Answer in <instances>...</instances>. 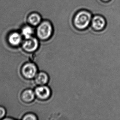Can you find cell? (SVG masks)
I'll use <instances>...</instances> for the list:
<instances>
[{
  "instance_id": "obj_5",
  "label": "cell",
  "mask_w": 120,
  "mask_h": 120,
  "mask_svg": "<svg viewBox=\"0 0 120 120\" xmlns=\"http://www.w3.org/2000/svg\"><path fill=\"white\" fill-rule=\"evenodd\" d=\"M38 45L39 44L37 39L32 37L25 41L23 43V47L26 51L34 52L37 49Z\"/></svg>"
},
{
  "instance_id": "obj_4",
  "label": "cell",
  "mask_w": 120,
  "mask_h": 120,
  "mask_svg": "<svg viewBox=\"0 0 120 120\" xmlns=\"http://www.w3.org/2000/svg\"><path fill=\"white\" fill-rule=\"evenodd\" d=\"M91 26L96 31H101L104 29L106 26L105 18L100 15H95L93 16L91 21Z\"/></svg>"
},
{
  "instance_id": "obj_9",
  "label": "cell",
  "mask_w": 120,
  "mask_h": 120,
  "mask_svg": "<svg viewBox=\"0 0 120 120\" xmlns=\"http://www.w3.org/2000/svg\"><path fill=\"white\" fill-rule=\"evenodd\" d=\"M34 29L32 26L30 25H25L21 29L22 35L26 39H28L32 37L34 33Z\"/></svg>"
},
{
  "instance_id": "obj_7",
  "label": "cell",
  "mask_w": 120,
  "mask_h": 120,
  "mask_svg": "<svg viewBox=\"0 0 120 120\" xmlns=\"http://www.w3.org/2000/svg\"><path fill=\"white\" fill-rule=\"evenodd\" d=\"M35 94L39 98L45 100L48 98L50 96V89L48 86L41 85L35 89Z\"/></svg>"
},
{
  "instance_id": "obj_13",
  "label": "cell",
  "mask_w": 120,
  "mask_h": 120,
  "mask_svg": "<svg viewBox=\"0 0 120 120\" xmlns=\"http://www.w3.org/2000/svg\"><path fill=\"white\" fill-rule=\"evenodd\" d=\"M6 113V111L4 107L0 106V119H3Z\"/></svg>"
},
{
  "instance_id": "obj_12",
  "label": "cell",
  "mask_w": 120,
  "mask_h": 120,
  "mask_svg": "<svg viewBox=\"0 0 120 120\" xmlns=\"http://www.w3.org/2000/svg\"><path fill=\"white\" fill-rule=\"evenodd\" d=\"M23 120H36L37 118L34 114H28L25 116L23 118Z\"/></svg>"
},
{
  "instance_id": "obj_8",
  "label": "cell",
  "mask_w": 120,
  "mask_h": 120,
  "mask_svg": "<svg viewBox=\"0 0 120 120\" xmlns=\"http://www.w3.org/2000/svg\"><path fill=\"white\" fill-rule=\"evenodd\" d=\"M21 35L16 32L11 33L8 36V42L10 45L13 46L19 45L21 43Z\"/></svg>"
},
{
  "instance_id": "obj_10",
  "label": "cell",
  "mask_w": 120,
  "mask_h": 120,
  "mask_svg": "<svg viewBox=\"0 0 120 120\" xmlns=\"http://www.w3.org/2000/svg\"><path fill=\"white\" fill-rule=\"evenodd\" d=\"M49 80V77L44 72H40L36 75L35 81L37 84L44 85L46 84Z\"/></svg>"
},
{
  "instance_id": "obj_6",
  "label": "cell",
  "mask_w": 120,
  "mask_h": 120,
  "mask_svg": "<svg viewBox=\"0 0 120 120\" xmlns=\"http://www.w3.org/2000/svg\"><path fill=\"white\" fill-rule=\"evenodd\" d=\"M43 19L40 14L36 11H33L28 15L27 23L32 26H37L42 21Z\"/></svg>"
},
{
  "instance_id": "obj_11",
  "label": "cell",
  "mask_w": 120,
  "mask_h": 120,
  "mask_svg": "<svg viewBox=\"0 0 120 120\" xmlns=\"http://www.w3.org/2000/svg\"><path fill=\"white\" fill-rule=\"evenodd\" d=\"M35 94L30 89H28L23 91L21 95V98L26 102H30L34 99Z\"/></svg>"
},
{
  "instance_id": "obj_1",
  "label": "cell",
  "mask_w": 120,
  "mask_h": 120,
  "mask_svg": "<svg viewBox=\"0 0 120 120\" xmlns=\"http://www.w3.org/2000/svg\"><path fill=\"white\" fill-rule=\"evenodd\" d=\"M93 16L92 12L88 10H79L74 15L73 25L77 29H86L91 24Z\"/></svg>"
},
{
  "instance_id": "obj_2",
  "label": "cell",
  "mask_w": 120,
  "mask_h": 120,
  "mask_svg": "<svg viewBox=\"0 0 120 120\" xmlns=\"http://www.w3.org/2000/svg\"><path fill=\"white\" fill-rule=\"evenodd\" d=\"M53 31V25L48 20H43L38 26L37 34L38 37L42 40L49 39Z\"/></svg>"
},
{
  "instance_id": "obj_3",
  "label": "cell",
  "mask_w": 120,
  "mask_h": 120,
  "mask_svg": "<svg viewBox=\"0 0 120 120\" xmlns=\"http://www.w3.org/2000/svg\"><path fill=\"white\" fill-rule=\"evenodd\" d=\"M21 72L25 78L31 79L36 75L37 68L34 64L28 63L23 66Z\"/></svg>"
},
{
  "instance_id": "obj_14",
  "label": "cell",
  "mask_w": 120,
  "mask_h": 120,
  "mask_svg": "<svg viewBox=\"0 0 120 120\" xmlns=\"http://www.w3.org/2000/svg\"><path fill=\"white\" fill-rule=\"evenodd\" d=\"M102 1H108L109 0H102Z\"/></svg>"
}]
</instances>
